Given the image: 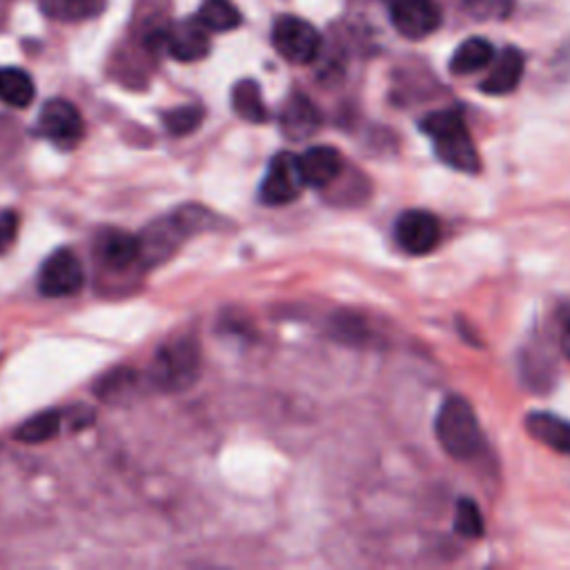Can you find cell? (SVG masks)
Instances as JSON below:
<instances>
[{"instance_id":"obj_1","label":"cell","mask_w":570,"mask_h":570,"mask_svg":"<svg viewBox=\"0 0 570 570\" xmlns=\"http://www.w3.org/2000/svg\"><path fill=\"white\" fill-rule=\"evenodd\" d=\"M207 218H209V212L189 205L171 212L169 216L154 220L142 232V236H138V243H140L138 261H142L145 265H158L167 261L191 234H196L207 225Z\"/></svg>"},{"instance_id":"obj_2","label":"cell","mask_w":570,"mask_h":570,"mask_svg":"<svg viewBox=\"0 0 570 570\" xmlns=\"http://www.w3.org/2000/svg\"><path fill=\"white\" fill-rule=\"evenodd\" d=\"M421 129L432 138L434 151L445 165L465 174H472L479 169V151L459 111L454 109L434 111L423 118Z\"/></svg>"},{"instance_id":"obj_3","label":"cell","mask_w":570,"mask_h":570,"mask_svg":"<svg viewBox=\"0 0 570 570\" xmlns=\"http://www.w3.org/2000/svg\"><path fill=\"white\" fill-rule=\"evenodd\" d=\"M436 439L441 448L461 461L476 456L483 448V432L472 405L461 396H448L436 414Z\"/></svg>"},{"instance_id":"obj_4","label":"cell","mask_w":570,"mask_h":570,"mask_svg":"<svg viewBox=\"0 0 570 570\" xmlns=\"http://www.w3.org/2000/svg\"><path fill=\"white\" fill-rule=\"evenodd\" d=\"M198 370L200 350L196 338L178 336L158 347L149 365V381L163 392H183L198 379Z\"/></svg>"},{"instance_id":"obj_5","label":"cell","mask_w":570,"mask_h":570,"mask_svg":"<svg viewBox=\"0 0 570 570\" xmlns=\"http://www.w3.org/2000/svg\"><path fill=\"white\" fill-rule=\"evenodd\" d=\"M272 45L285 60L307 65L321 51V33L298 16H278L272 27Z\"/></svg>"},{"instance_id":"obj_6","label":"cell","mask_w":570,"mask_h":570,"mask_svg":"<svg viewBox=\"0 0 570 570\" xmlns=\"http://www.w3.org/2000/svg\"><path fill=\"white\" fill-rule=\"evenodd\" d=\"M85 283L82 263L71 249H58L53 252L40 267L38 274V287L45 296L60 298L76 294Z\"/></svg>"},{"instance_id":"obj_7","label":"cell","mask_w":570,"mask_h":570,"mask_svg":"<svg viewBox=\"0 0 570 570\" xmlns=\"http://www.w3.org/2000/svg\"><path fill=\"white\" fill-rule=\"evenodd\" d=\"M305 187L298 169V158L289 151H281L272 158L265 178L261 183V200L265 205L292 203Z\"/></svg>"},{"instance_id":"obj_8","label":"cell","mask_w":570,"mask_h":570,"mask_svg":"<svg viewBox=\"0 0 570 570\" xmlns=\"http://www.w3.org/2000/svg\"><path fill=\"white\" fill-rule=\"evenodd\" d=\"M38 129L42 136H47L56 145L73 147L85 134V122L73 102L53 98L42 105L38 116Z\"/></svg>"},{"instance_id":"obj_9","label":"cell","mask_w":570,"mask_h":570,"mask_svg":"<svg viewBox=\"0 0 570 570\" xmlns=\"http://www.w3.org/2000/svg\"><path fill=\"white\" fill-rule=\"evenodd\" d=\"M387 4L394 29L410 40H421L441 24V9L434 0H387Z\"/></svg>"},{"instance_id":"obj_10","label":"cell","mask_w":570,"mask_h":570,"mask_svg":"<svg viewBox=\"0 0 570 570\" xmlns=\"http://www.w3.org/2000/svg\"><path fill=\"white\" fill-rule=\"evenodd\" d=\"M394 234L407 254H428L441 238L439 220L423 209H407L396 218Z\"/></svg>"},{"instance_id":"obj_11","label":"cell","mask_w":570,"mask_h":570,"mask_svg":"<svg viewBox=\"0 0 570 570\" xmlns=\"http://www.w3.org/2000/svg\"><path fill=\"white\" fill-rule=\"evenodd\" d=\"M160 40L169 51V56L180 62L200 60L209 51V36H207V29L198 22V18L180 20L171 24L167 31H163Z\"/></svg>"},{"instance_id":"obj_12","label":"cell","mask_w":570,"mask_h":570,"mask_svg":"<svg viewBox=\"0 0 570 570\" xmlns=\"http://www.w3.org/2000/svg\"><path fill=\"white\" fill-rule=\"evenodd\" d=\"M278 122L289 140H305L318 131L321 111L307 96L294 94L285 100Z\"/></svg>"},{"instance_id":"obj_13","label":"cell","mask_w":570,"mask_h":570,"mask_svg":"<svg viewBox=\"0 0 570 570\" xmlns=\"http://www.w3.org/2000/svg\"><path fill=\"white\" fill-rule=\"evenodd\" d=\"M296 158L301 178L309 187H325L343 171V156L338 154V149L327 145L309 147Z\"/></svg>"},{"instance_id":"obj_14","label":"cell","mask_w":570,"mask_h":570,"mask_svg":"<svg viewBox=\"0 0 570 570\" xmlns=\"http://www.w3.org/2000/svg\"><path fill=\"white\" fill-rule=\"evenodd\" d=\"M521 73H523V53L517 47H505L494 60L490 73L479 85V89L490 96L510 94L519 85Z\"/></svg>"},{"instance_id":"obj_15","label":"cell","mask_w":570,"mask_h":570,"mask_svg":"<svg viewBox=\"0 0 570 570\" xmlns=\"http://www.w3.org/2000/svg\"><path fill=\"white\" fill-rule=\"evenodd\" d=\"M98 258L109 269H127L140 256L138 236H131L120 229H109L100 234L96 245Z\"/></svg>"},{"instance_id":"obj_16","label":"cell","mask_w":570,"mask_h":570,"mask_svg":"<svg viewBox=\"0 0 570 570\" xmlns=\"http://www.w3.org/2000/svg\"><path fill=\"white\" fill-rule=\"evenodd\" d=\"M525 428L543 445L570 456V421L548 412H534L525 419Z\"/></svg>"},{"instance_id":"obj_17","label":"cell","mask_w":570,"mask_h":570,"mask_svg":"<svg viewBox=\"0 0 570 570\" xmlns=\"http://www.w3.org/2000/svg\"><path fill=\"white\" fill-rule=\"evenodd\" d=\"M494 60V47L490 40L481 38V36H472L465 38L456 51L450 58V71L465 76L472 71H479L483 67H488Z\"/></svg>"},{"instance_id":"obj_18","label":"cell","mask_w":570,"mask_h":570,"mask_svg":"<svg viewBox=\"0 0 570 570\" xmlns=\"http://www.w3.org/2000/svg\"><path fill=\"white\" fill-rule=\"evenodd\" d=\"M36 96L31 76L20 67H0V100L11 107H27Z\"/></svg>"},{"instance_id":"obj_19","label":"cell","mask_w":570,"mask_h":570,"mask_svg":"<svg viewBox=\"0 0 570 570\" xmlns=\"http://www.w3.org/2000/svg\"><path fill=\"white\" fill-rule=\"evenodd\" d=\"M232 107L247 122H265L267 120V107L263 102L261 87L254 80H249V78L238 80L234 85V89H232Z\"/></svg>"},{"instance_id":"obj_20","label":"cell","mask_w":570,"mask_h":570,"mask_svg":"<svg viewBox=\"0 0 570 570\" xmlns=\"http://www.w3.org/2000/svg\"><path fill=\"white\" fill-rule=\"evenodd\" d=\"M42 11L60 22H78L98 16L105 9V0H40Z\"/></svg>"},{"instance_id":"obj_21","label":"cell","mask_w":570,"mask_h":570,"mask_svg":"<svg viewBox=\"0 0 570 570\" xmlns=\"http://www.w3.org/2000/svg\"><path fill=\"white\" fill-rule=\"evenodd\" d=\"M196 18L207 31H232L240 24V11L229 0H205Z\"/></svg>"},{"instance_id":"obj_22","label":"cell","mask_w":570,"mask_h":570,"mask_svg":"<svg viewBox=\"0 0 570 570\" xmlns=\"http://www.w3.org/2000/svg\"><path fill=\"white\" fill-rule=\"evenodd\" d=\"M58 430H60V412L47 410L27 419L22 425H18L16 439L22 443H42L56 436Z\"/></svg>"},{"instance_id":"obj_23","label":"cell","mask_w":570,"mask_h":570,"mask_svg":"<svg viewBox=\"0 0 570 570\" xmlns=\"http://www.w3.org/2000/svg\"><path fill=\"white\" fill-rule=\"evenodd\" d=\"M454 530L465 537V539H476L483 534V517H481V510L479 505L463 497L459 499L456 503V512H454Z\"/></svg>"},{"instance_id":"obj_24","label":"cell","mask_w":570,"mask_h":570,"mask_svg":"<svg viewBox=\"0 0 570 570\" xmlns=\"http://www.w3.org/2000/svg\"><path fill=\"white\" fill-rule=\"evenodd\" d=\"M165 120V127L169 134L174 136H185L189 131H194L200 120H203V109L198 105H183V107H176L171 111H167L163 116Z\"/></svg>"},{"instance_id":"obj_25","label":"cell","mask_w":570,"mask_h":570,"mask_svg":"<svg viewBox=\"0 0 570 570\" xmlns=\"http://www.w3.org/2000/svg\"><path fill=\"white\" fill-rule=\"evenodd\" d=\"M134 379H136V372H131V370H118V372H109V374H105L102 379H100V383L96 385V394L100 396V399H109V401H120V399H125V394H127V390L131 387V383H134Z\"/></svg>"},{"instance_id":"obj_26","label":"cell","mask_w":570,"mask_h":570,"mask_svg":"<svg viewBox=\"0 0 570 570\" xmlns=\"http://www.w3.org/2000/svg\"><path fill=\"white\" fill-rule=\"evenodd\" d=\"M18 225H20V218L16 212H11V209L0 212V254H4L13 245Z\"/></svg>"},{"instance_id":"obj_27","label":"cell","mask_w":570,"mask_h":570,"mask_svg":"<svg viewBox=\"0 0 570 570\" xmlns=\"http://www.w3.org/2000/svg\"><path fill=\"white\" fill-rule=\"evenodd\" d=\"M505 0H470L468 7H470V13L479 16V18H494L499 13H505Z\"/></svg>"},{"instance_id":"obj_28","label":"cell","mask_w":570,"mask_h":570,"mask_svg":"<svg viewBox=\"0 0 570 570\" xmlns=\"http://www.w3.org/2000/svg\"><path fill=\"white\" fill-rule=\"evenodd\" d=\"M561 347H563V352L570 356V321L566 323V327H563V332H561Z\"/></svg>"}]
</instances>
